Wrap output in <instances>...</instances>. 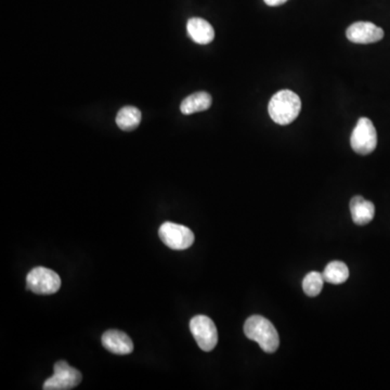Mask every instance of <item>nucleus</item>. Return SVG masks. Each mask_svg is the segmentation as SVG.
I'll use <instances>...</instances> for the list:
<instances>
[{"label": "nucleus", "mask_w": 390, "mask_h": 390, "mask_svg": "<svg viewBox=\"0 0 390 390\" xmlns=\"http://www.w3.org/2000/svg\"><path fill=\"white\" fill-rule=\"evenodd\" d=\"M142 114H141L140 109H137L136 107H121L117 113L116 121L117 126L124 131L135 130L137 127L140 125Z\"/></svg>", "instance_id": "ddd939ff"}, {"label": "nucleus", "mask_w": 390, "mask_h": 390, "mask_svg": "<svg viewBox=\"0 0 390 390\" xmlns=\"http://www.w3.org/2000/svg\"><path fill=\"white\" fill-rule=\"evenodd\" d=\"M55 373L43 384L45 390H69L73 389L81 384V372L72 368L65 361H58L55 364Z\"/></svg>", "instance_id": "423d86ee"}, {"label": "nucleus", "mask_w": 390, "mask_h": 390, "mask_svg": "<svg viewBox=\"0 0 390 390\" xmlns=\"http://www.w3.org/2000/svg\"><path fill=\"white\" fill-rule=\"evenodd\" d=\"M323 274L320 272L312 271L304 276L302 281V290L309 297H316L321 292L324 284Z\"/></svg>", "instance_id": "2eb2a0df"}, {"label": "nucleus", "mask_w": 390, "mask_h": 390, "mask_svg": "<svg viewBox=\"0 0 390 390\" xmlns=\"http://www.w3.org/2000/svg\"><path fill=\"white\" fill-rule=\"evenodd\" d=\"M187 32L190 39L199 45H207L215 39V31L206 20L191 18L187 23Z\"/></svg>", "instance_id": "9d476101"}, {"label": "nucleus", "mask_w": 390, "mask_h": 390, "mask_svg": "<svg viewBox=\"0 0 390 390\" xmlns=\"http://www.w3.org/2000/svg\"><path fill=\"white\" fill-rule=\"evenodd\" d=\"M102 345L115 355H129L133 350L131 338L124 332L109 330L102 335Z\"/></svg>", "instance_id": "1a4fd4ad"}, {"label": "nucleus", "mask_w": 390, "mask_h": 390, "mask_svg": "<svg viewBox=\"0 0 390 390\" xmlns=\"http://www.w3.org/2000/svg\"><path fill=\"white\" fill-rule=\"evenodd\" d=\"M324 281L331 284H342L349 278V269L344 262H332L325 267L323 274Z\"/></svg>", "instance_id": "4468645a"}, {"label": "nucleus", "mask_w": 390, "mask_h": 390, "mask_svg": "<svg viewBox=\"0 0 390 390\" xmlns=\"http://www.w3.org/2000/svg\"><path fill=\"white\" fill-rule=\"evenodd\" d=\"M346 36L351 43L367 45L382 41L384 31L371 22H356L348 27Z\"/></svg>", "instance_id": "6e6552de"}, {"label": "nucleus", "mask_w": 390, "mask_h": 390, "mask_svg": "<svg viewBox=\"0 0 390 390\" xmlns=\"http://www.w3.org/2000/svg\"><path fill=\"white\" fill-rule=\"evenodd\" d=\"M27 288L39 295H51L61 288V278L53 270L36 267L27 276Z\"/></svg>", "instance_id": "20e7f679"}, {"label": "nucleus", "mask_w": 390, "mask_h": 390, "mask_svg": "<svg viewBox=\"0 0 390 390\" xmlns=\"http://www.w3.org/2000/svg\"><path fill=\"white\" fill-rule=\"evenodd\" d=\"M246 337L254 340L264 352L274 354L280 345V337L274 324L262 316H252L244 324Z\"/></svg>", "instance_id": "f257e3e1"}, {"label": "nucleus", "mask_w": 390, "mask_h": 390, "mask_svg": "<svg viewBox=\"0 0 390 390\" xmlns=\"http://www.w3.org/2000/svg\"><path fill=\"white\" fill-rule=\"evenodd\" d=\"M266 5L270 6V7H276V6H281L285 4L288 0H264Z\"/></svg>", "instance_id": "dca6fc26"}, {"label": "nucleus", "mask_w": 390, "mask_h": 390, "mask_svg": "<svg viewBox=\"0 0 390 390\" xmlns=\"http://www.w3.org/2000/svg\"><path fill=\"white\" fill-rule=\"evenodd\" d=\"M213 99L210 93L200 91L189 95L181 103V113L184 115L194 114V113L206 111L212 107Z\"/></svg>", "instance_id": "f8f14e48"}, {"label": "nucleus", "mask_w": 390, "mask_h": 390, "mask_svg": "<svg viewBox=\"0 0 390 390\" xmlns=\"http://www.w3.org/2000/svg\"><path fill=\"white\" fill-rule=\"evenodd\" d=\"M159 236L165 246L172 250H187L194 242V234L188 227L169 222L161 226Z\"/></svg>", "instance_id": "0eeeda50"}, {"label": "nucleus", "mask_w": 390, "mask_h": 390, "mask_svg": "<svg viewBox=\"0 0 390 390\" xmlns=\"http://www.w3.org/2000/svg\"><path fill=\"white\" fill-rule=\"evenodd\" d=\"M190 331L203 351H212L218 343V332L210 318L195 316L190 321Z\"/></svg>", "instance_id": "39448f33"}, {"label": "nucleus", "mask_w": 390, "mask_h": 390, "mask_svg": "<svg viewBox=\"0 0 390 390\" xmlns=\"http://www.w3.org/2000/svg\"><path fill=\"white\" fill-rule=\"evenodd\" d=\"M350 144L358 154L368 155L373 152L377 145V133L371 119L361 117L352 131Z\"/></svg>", "instance_id": "7ed1b4c3"}, {"label": "nucleus", "mask_w": 390, "mask_h": 390, "mask_svg": "<svg viewBox=\"0 0 390 390\" xmlns=\"http://www.w3.org/2000/svg\"><path fill=\"white\" fill-rule=\"evenodd\" d=\"M350 213L352 220L358 226H365L373 220L375 215V206L370 201L364 200L362 196L357 195L350 201Z\"/></svg>", "instance_id": "9b49d317"}, {"label": "nucleus", "mask_w": 390, "mask_h": 390, "mask_svg": "<svg viewBox=\"0 0 390 390\" xmlns=\"http://www.w3.org/2000/svg\"><path fill=\"white\" fill-rule=\"evenodd\" d=\"M268 111L274 123L278 125H288L295 121L300 115L302 111V101L295 93L284 89L271 98Z\"/></svg>", "instance_id": "f03ea898"}]
</instances>
